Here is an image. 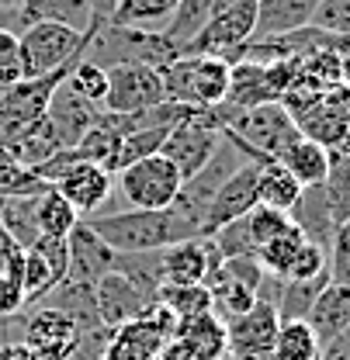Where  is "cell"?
I'll return each mask as SVG.
<instances>
[{"mask_svg": "<svg viewBox=\"0 0 350 360\" xmlns=\"http://www.w3.org/2000/svg\"><path fill=\"white\" fill-rule=\"evenodd\" d=\"M167 125H139V129H132L122 142H118V149L111 153V160L104 163L111 174H118V170H125L132 163H139V160H146V156H156L160 153V146H163V139H167Z\"/></svg>", "mask_w": 350, "mask_h": 360, "instance_id": "cell-28", "label": "cell"}, {"mask_svg": "<svg viewBox=\"0 0 350 360\" xmlns=\"http://www.w3.org/2000/svg\"><path fill=\"white\" fill-rule=\"evenodd\" d=\"M288 215H292L295 229L306 236L308 243H315V246L330 250V239H333L337 225H333V215H330V208H326L323 184H315V187H302V194H299V201H295V208H292Z\"/></svg>", "mask_w": 350, "mask_h": 360, "instance_id": "cell-22", "label": "cell"}, {"mask_svg": "<svg viewBox=\"0 0 350 360\" xmlns=\"http://www.w3.org/2000/svg\"><path fill=\"white\" fill-rule=\"evenodd\" d=\"M225 111V125H222V139H229L246 160H281L285 149L302 139L299 122L292 118V111L281 104V101H267L257 108H246V111Z\"/></svg>", "mask_w": 350, "mask_h": 360, "instance_id": "cell-2", "label": "cell"}, {"mask_svg": "<svg viewBox=\"0 0 350 360\" xmlns=\"http://www.w3.org/2000/svg\"><path fill=\"white\" fill-rule=\"evenodd\" d=\"M319 340L306 319H285L274 340L270 360H319Z\"/></svg>", "mask_w": 350, "mask_h": 360, "instance_id": "cell-29", "label": "cell"}, {"mask_svg": "<svg viewBox=\"0 0 350 360\" xmlns=\"http://www.w3.org/2000/svg\"><path fill=\"white\" fill-rule=\"evenodd\" d=\"M35 225H39V236H49V239H66L77 225H80V215L70 208V201L49 184L45 191L35 194Z\"/></svg>", "mask_w": 350, "mask_h": 360, "instance_id": "cell-26", "label": "cell"}, {"mask_svg": "<svg viewBox=\"0 0 350 360\" xmlns=\"http://www.w3.org/2000/svg\"><path fill=\"white\" fill-rule=\"evenodd\" d=\"M326 270L333 284H347L350 288V219L337 225L330 250H326Z\"/></svg>", "mask_w": 350, "mask_h": 360, "instance_id": "cell-41", "label": "cell"}, {"mask_svg": "<svg viewBox=\"0 0 350 360\" xmlns=\"http://www.w3.org/2000/svg\"><path fill=\"white\" fill-rule=\"evenodd\" d=\"M156 305H163L177 322L180 319H191V315L212 312V298H208V288L205 284H163L156 291Z\"/></svg>", "mask_w": 350, "mask_h": 360, "instance_id": "cell-34", "label": "cell"}, {"mask_svg": "<svg viewBox=\"0 0 350 360\" xmlns=\"http://www.w3.org/2000/svg\"><path fill=\"white\" fill-rule=\"evenodd\" d=\"M0 229H4L21 250H28V246L39 239V225H35V194H25V198H4V208H0Z\"/></svg>", "mask_w": 350, "mask_h": 360, "instance_id": "cell-33", "label": "cell"}, {"mask_svg": "<svg viewBox=\"0 0 350 360\" xmlns=\"http://www.w3.org/2000/svg\"><path fill=\"white\" fill-rule=\"evenodd\" d=\"M66 246H70V267H66V284H97L104 274L118 267V253L90 232L87 222H80L70 236H66Z\"/></svg>", "mask_w": 350, "mask_h": 360, "instance_id": "cell-15", "label": "cell"}, {"mask_svg": "<svg viewBox=\"0 0 350 360\" xmlns=\"http://www.w3.org/2000/svg\"><path fill=\"white\" fill-rule=\"evenodd\" d=\"M70 66L52 70L45 77H32V80H18L7 90H0V142H11L25 125H32L35 118H42L49 108L52 90L66 80Z\"/></svg>", "mask_w": 350, "mask_h": 360, "instance_id": "cell-9", "label": "cell"}, {"mask_svg": "<svg viewBox=\"0 0 350 360\" xmlns=\"http://www.w3.org/2000/svg\"><path fill=\"white\" fill-rule=\"evenodd\" d=\"M174 340H180L198 360H222L225 357V322L212 312L180 319L174 326Z\"/></svg>", "mask_w": 350, "mask_h": 360, "instance_id": "cell-21", "label": "cell"}, {"mask_svg": "<svg viewBox=\"0 0 350 360\" xmlns=\"http://www.w3.org/2000/svg\"><path fill=\"white\" fill-rule=\"evenodd\" d=\"M45 115L52 118V125H56V132L63 139V146H77L101 111H97V104H90L80 94H73V90L66 87V80H63L59 87L52 90Z\"/></svg>", "mask_w": 350, "mask_h": 360, "instance_id": "cell-18", "label": "cell"}, {"mask_svg": "<svg viewBox=\"0 0 350 360\" xmlns=\"http://www.w3.org/2000/svg\"><path fill=\"white\" fill-rule=\"evenodd\" d=\"M306 322L312 326L319 347H326L333 336H340L350 326V288L347 284H333V281H330V284L319 291V298L312 302Z\"/></svg>", "mask_w": 350, "mask_h": 360, "instance_id": "cell-20", "label": "cell"}, {"mask_svg": "<svg viewBox=\"0 0 350 360\" xmlns=\"http://www.w3.org/2000/svg\"><path fill=\"white\" fill-rule=\"evenodd\" d=\"M319 0H257V28L254 39H281L312 28Z\"/></svg>", "mask_w": 350, "mask_h": 360, "instance_id": "cell-17", "label": "cell"}, {"mask_svg": "<svg viewBox=\"0 0 350 360\" xmlns=\"http://www.w3.org/2000/svg\"><path fill=\"white\" fill-rule=\"evenodd\" d=\"M167 101L191 108H215L229 90V63L219 56H174L170 63L156 66Z\"/></svg>", "mask_w": 350, "mask_h": 360, "instance_id": "cell-5", "label": "cell"}, {"mask_svg": "<svg viewBox=\"0 0 350 360\" xmlns=\"http://www.w3.org/2000/svg\"><path fill=\"white\" fill-rule=\"evenodd\" d=\"M0 360H42V357L18 340V343H4V347H0Z\"/></svg>", "mask_w": 350, "mask_h": 360, "instance_id": "cell-45", "label": "cell"}, {"mask_svg": "<svg viewBox=\"0 0 350 360\" xmlns=\"http://www.w3.org/2000/svg\"><path fill=\"white\" fill-rule=\"evenodd\" d=\"M281 315L270 298H257L243 315L225 322V357L232 360H270Z\"/></svg>", "mask_w": 350, "mask_h": 360, "instance_id": "cell-8", "label": "cell"}, {"mask_svg": "<svg viewBox=\"0 0 350 360\" xmlns=\"http://www.w3.org/2000/svg\"><path fill=\"white\" fill-rule=\"evenodd\" d=\"M7 149H11V156L21 163V167H39L45 163L56 149H63V139L56 132V125H52V118L42 115V118H35L32 125H25L21 132L14 135L11 142H7Z\"/></svg>", "mask_w": 350, "mask_h": 360, "instance_id": "cell-23", "label": "cell"}, {"mask_svg": "<svg viewBox=\"0 0 350 360\" xmlns=\"http://www.w3.org/2000/svg\"><path fill=\"white\" fill-rule=\"evenodd\" d=\"M84 56L90 63L111 70V66H122V63L163 66V63H170L180 52L163 39L160 28H132V25H111L108 21V25L94 28Z\"/></svg>", "mask_w": 350, "mask_h": 360, "instance_id": "cell-4", "label": "cell"}, {"mask_svg": "<svg viewBox=\"0 0 350 360\" xmlns=\"http://www.w3.org/2000/svg\"><path fill=\"white\" fill-rule=\"evenodd\" d=\"M267 101H277V94L270 87V77H267V66L263 63H232L229 66V90H225V108L229 111H246V108H257Z\"/></svg>", "mask_w": 350, "mask_h": 360, "instance_id": "cell-19", "label": "cell"}, {"mask_svg": "<svg viewBox=\"0 0 350 360\" xmlns=\"http://www.w3.org/2000/svg\"><path fill=\"white\" fill-rule=\"evenodd\" d=\"M28 250H35L45 264H49L52 277H56L59 284L66 281V267H70V246H66V239H49V236H39Z\"/></svg>", "mask_w": 350, "mask_h": 360, "instance_id": "cell-43", "label": "cell"}, {"mask_svg": "<svg viewBox=\"0 0 350 360\" xmlns=\"http://www.w3.org/2000/svg\"><path fill=\"white\" fill-rule=\"evenodd\" d=\"M25 250L0 270V319H11L25 309Z\"/></svg>", "mask_w": 350, "mask_h": 360, "instance_id": "cell-37", "label": "cell"}, {"mask_svg": "<svg viewBox=\"0 0 350 360\" xmlns=\"http://www.w3.org/2000/svg\"><path fill=\"white\" fill-rule=\"evenodd\" d=\"M94 28H101V25H90L87 32H77V28H70L63 21H32V25H25L18 32V52H21L25 80L45 77V73L63 70V66H73L87 52Z\"/></svg>", "mask_w": 350, "mask_h": 360, "instance_id": "cell-3", "label": "cell"}, {"mask_svg": "<svg viewBox=\"0 0 350 360\" xmlns=\"http://www.w3.org/2000/svg\"><path fill=\"white\" fill-rule=\"evenodd\" d=\"M177 319L163 305H153L142 319H132L125 326L111 329L104 350L97 360H156L167 340L174 336Z\"/></svg>", "mask_w": 350, "mask_h": 360, "instance_id": "cell-7", "label": "cell"}, {"mask_svg": "<svg viewBox=\"0 0 350 360\" xmlns=\"http://www.w3.org/2000/svg\"><path fill=\"white\" fill-rule=\"evenodd\" d=\"M25 80L21 73V52H18V35L11 28H0V90H7L11 84Z\"/></svg>", "mask_w": 350, "mask_h": 360, "instance_id": "cell-42", "label": "cell"}, {"mask_svg": "<svg viewBox=\"0 0 350 360\" xmlns=\"http://www.w3.org/2000/svg\"><path fill=\"white\" fill-rule=\"evenodd\" d=\"M222 264L219 250L212 246L208 236H194L160 250V274L163 284H205L208 274Z\"/></svg>", "mask_w": 350, "mask_h": 360, "instance_id": "cell-14", "label": "cell"}, {"mask_svg": "<svg viewBox=\"0 0 350 360\" xmlns=\"http://www.w3.org/2000/svg\"><path fill=\"white\" fill-rule=\"evenodd\" d=\"M323 198L333 215V225L350 219V153H330V170L323 180Z\"/></svg>", "mask_w": 350, "mask_h": 360, "instance_id": "cell-32", "label": "cell"}, {"mask_svg": "<svg viewBox=\"0 0 350 360\" xmlns=\"http://www.w3.org/2000/svg\"><path fill=\"white\" fill-rule=\"evenodd\" d=\"M212 7H215V0H180L177 11L167 18V28H160L163 39L174 45L177 52H184L187 45L201 35V28L208 25Z\"/></svg>", "mask_w": 350, "mask_h": 360, "instance_id": "cell-27", "label": "cell"}, {"mask_svg": "<svg viewBox=\"0 0 350 360\" xmlns=\"http://www.w3.org/2000/svg\"><path fill=\"white\" fill-rule=\"evenodd\" d=\"M319 360H350V326L319 350Z\"/></svg>", "mask_w": 350, "mask_h": 360, "instance_id": "cell-44", "label": "cell"}, {"mask_svg": "<svg viewBox=\"0 0 350 360\" xmlns=\"http://www.w3.org/2000/svg\"><path fill=\"white\" fill-rule=\"evenodd\" d=\"M56 288H59V281L52 277L49 264H45L35 250H25V302H28V305L45 302Z\"/></svg>", "mask_w": 350, "mask_h": 360, "instance_id": "cell-38", "label": "cell"}, {"mask_svg": "<svg viewBox=\"0 0 350 360\" xmlns=\"http://www.w3.org/2000/svg\"><path fill=\"white\" fill-rule=\"evenodd\" d=\"M18 253H21V246H18L4 229H0V270L7 267V260H11V257H18Z\"/></svg>", "mask_w": 350, "mask_h": 360, "instance_id": "cell-46", "label": "cell"}, {"mask_svg": "<svg viewBox=\"0 0 350 360\" xmlns=\"http://www.w3.org/2000/svg\"><path fill=\"white\" fill-rule=\"evenodd\" d=\"M312 28L333 39H350V0H319Z\"/></svg>", "mask_w": 350, "mask_h": 360, "instance_id": "cell-40", "label": "cell"}, {"mask_svg": "<svg viewBox=\"0 0 350 360\" xmlns=\"http://www.w3.org/2000/svg\"><path fill=\"white\" fill-rule=\"evenodd\" d=\"M302 194V184L292 177L277 160H263L261 174H257V205L263 208H277V212H292L295 201Z\"/></svg>", "mask_w": 350, "mask_h": 360, "instance_id": "cell-25", "label": "cell"}, {"mask_svg": "<svg viewBox=\"0 0 350 360\" xmlns=\"http://www.w3.org/2000/svg\"><path fill=\"white\" fill-rule=\"evenodd\" d=\"M87 225L115 253H153V250H167L174 243L198 236V229L187 222L174 205L156 208V212L129 208V212H118V215H94Z\"/></svg>", "mask_w": 350, "mask_h": 360, "instance_id": "cell-1", "label": "cell"}, {"mask_svg": "<svg viewBox=\"0 0 350 360\" xmlns=\"http://www.w3.org/2000/svg\"><path fill=\"white\" fill-rule=\"evenodd\" d=\"M66 87L73 90V94H80V97L90 101V104H104V94H108V70L97 66V63H90L87 56H80V59L70 66V73H66Z\"/></svg>", "mask_w": 350, "mask_h": 360, "instance_id": "cell-36", "label": "cell"}, {"mask_svg": "<svg viewBox=\"0 0 350 360\" xmlns=\"http://www.w3.org/2000/svg\"><path fill=\"white\" fill-rule=\"evenodd\" d=\"M257 174H261V163L243 156V163L219 184V191H215V198L208 205V219H205L201 236H212L225 222L243 219V215H250L257 208Z\"/></svg>", "mask_w": 350, "mask_h": 360, "instance_id": "cell-12", "label": "cell"}, {"mask_svg": "<svg viewBox=\"0 0 350 360\" xmlns=\"http://www.w3.org/2000/svg\"><path fill=\"white\" fill-rule=\"evenodd\" d=\"M94 305H97V315H101L104 329H118V326H125L132 319H142L156 302L139 284H132L125 274L111 270V274H104L94 284Z\"/></svg>", "mask_w": 350, "mask_h": 360, "instance_id": "cell-13", "label": "cell"}, {"mask_svg": "<svg viewBox=\"0 0 350 360\" xmlns=\"http://www.w3.org/2000/svg\"><path fill=\"white\" fill-rule=\"evenodd\" d=\"M277 163L299 180L302 187H315V184L326 180V170H330V149H326L323 142L302 135V139H295V142L285 149V156H281Z\"/></svg>", "mask_w": 350, "mask_h": 360, "instance_id": "cell-24", "label": "cell"}, {"mask_svg": "<svg viewBox=\"0 0 350 360\" xmlns=\"http://www.w3.org/2000/svg\"><path fill=\"white\" fill-rule=\"evenodd\" d=\"M306 246V236L299 232V229H288L285 236H274V239H267L261 250H257V264L267 277H277V281H288V274H292V264H295V257H299V250Z\"/></svg>", "mask_w": 350, "mask_h": 360, "instance_id": "cell-31", "label": "cell"}, {"mask_svg": "<svg viewBox=\"0 0 350 360\" xmlns=\"http://www.w3.org/2000/svg\"><path fill=\"white\" fill-rule=\"evenodd\" d=\"M77 215H94L108 198H111V187H115V174L104 170L101 163H90V160H80L73 163L63 177L52 184Z\"/></svg>", "mask_w": 350, "mask_h": 360, "instance_id": "cell-16", "label": "cell"}, {"mask_svg": "<svg viewBox=\"0 0 350 360\" xmlns=\"http://www.w3.org/2000/svg\"><path fill=\"white\" fill-rule=\"evenodd\" d=\"M0 208H4V198H0Z\"/></svg>", "mask_w": 350, "mask_h": 360, "instance_id": "cell-47", "label": "cell"}, {"mask_svg": "<svg viewBox=\"0 0 350 360\" xmlns=\"http://www.w3.org/2000/svg\"><path fill=\"white\" fill-rule=\"evenodd\" d=\"M330 284V274H319V277H308V281H277V295H274V305L281 322L285 319H306L312 302L319 298V291Z\"/></svg>", "mask_w": 350, "mask_h": 360, "instance_id": "cell-30", "label": "cell"}, {"mask_svg": "<svg viewBox=\"0 0 350 360\" xmlns=\"http://www.w3.org/2000/svg\"><path fill=\"white\" fill-rule=\"evenodd\" d=\"M163 80L156 66L142 63H122L108 70V94H104V111L111 115H142L156 104H163Z\"/></svg>", "mask_w": 350, "mask_h": 360, "instance_id": "cell-10", "label": "cell"}, {"mask_svg": "<svg viewBox=\"0 0 350 360\" xmlns=\"http://www.w3.org/2000/svg\"><path fill=\"white\" fill-rule=\"evenodd\" d=\"M115 184H118V194L129 201L132 208H170L184 187V177L167 156H146L139 163H132L125 170L115 174Z\"/></svg>", "mask_w": 350, "mask_h": 360, "instance_id": "cell-6", "label": "cell"}, {"mask_svg": "<svg viewBox=\"0 0 350 360\" xmlns=\"http://www.w3.org/2000/svg\"><path fill=\"white\" fill-rule=\"evenodd\" d=\"M21 343L32 347L42 360H77V354L84 350V333L66 312L45 305L28 315L21 329Z\"/></svg>", "mask_w": 350, "mask_h": 360, "instance_id": "cell-11", "label": "cell"}, {"mask_svg": "<svg viewBox=\"0 0 350 360\" xmlns=\"http://www.w3.org/2000/svg\"><path fill=\"white\" fill-rule=\"evenodd\" d=\"M246 225H250V236H254L257 250H261L267 239H274V236H285L288 229H295V222H292V215H288V212L263 208V205H257V208L246 215Z\"/></svg>", "mask_w": 350, "mask_h": 360, "instance_id": "cell-39", "label": "cell"}, {"mask_svg": "<svg viewBox=\"0 0 350 360\" xmlns=\"http://www.w3.org/2000/svg\"><path fill=\"white\" fill-rule=\"evenodd\" d=\"M180 0H118L115 11H111V25H132V28H142V25H160L167 21L177 11Z\"/></svg>", "mask_w": 350, "mask_h": 360, "instance_id": "cell-35", "label": "cell"}]
</instances>
